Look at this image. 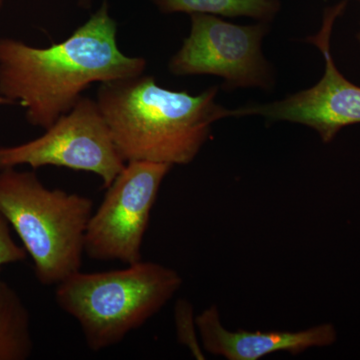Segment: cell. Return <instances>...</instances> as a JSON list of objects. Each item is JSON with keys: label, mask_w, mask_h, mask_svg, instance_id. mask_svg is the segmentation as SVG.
<instances>
[{"label": "cell", "mask_w": 360, "mask_h": 360, "mask_svg": "<svg viewBox=\"0 0 360 360\" xmlns=\"http://www.w3.org/2000/svg\"><path fill=\"white\" fill-rule=\"evenodd\" d=\"M108 2L68 39L49 47L0 39V96L20 104L32 127L47 129L94 84L143 75L146 59L125 56Z\"/></svg>", "instance_id": "1"}, {"label": "cell", "mask_w": 360, "mask_h": 360, "mask_svg": "<svg viewBox=\"0 0 360 360\" xmlns=\"http://www.w3.org/2000/svg\"><path fill=\"white\" fill-rule=\"evenodd\" d=\"M219 86L200 94L160 86L149 75L101 84L96 103L125 162H193L210 139L212 125L236 117L217 103Z\"/></svg>", "instance_id": "2"}, {"label": "cell", "mask_w": 360, "mask_h": 360, "mask_svg": "<svg viewBox=\"0 0 360 360\" xmlns=\"http://www.w3.org/2000/svg\"><path fill=\"white\" fill-rule=\"evenodd\" d=\"M182 285L176 270L153 262L80 271L56 286V302L77 321L90 350L115 347L153 319Z\"/></svg>", "instance_id": "3"}, {"label": "cell", "mask_w": 360, "mask_h": 360, "mask_svg": "<svg viewBox=\"0 0 360 360\" xmlns=\"http://www.w3.org/2000/svg\"><path fill=\"white\" fill-rule=\"evenodd\" d=\"M0 213L32 257L40 284L58 285L82 270L94 213L89 198L47 188L35 172L6 168L0 169Z\"/></svg>", "instance_id": "4"}, {"label": "cell", "mask_w": 360, "mask_h": 360, "mask_svg": "<svg viewBox=\"0 0 360 360\" xmlns=\"http://www.w3.org/2000/svg\"><path fill=\"white\" fill-rule=\"evenodd\" d=\"M269 32L266 22L239 25L210 14H191V32L170 58L168 70L175 77H219L225 90H271L274 70L262 51Z\"/></svg>", "instance_id": "5"}, {"label": "cell", "mask_w": 360, "mask_h": 360, "mask_svg": "<svg viewBox=\"0 0 360 360\" xmlns=\"http://www.w3.org/2000/svg\"><path fill=\"white\" fill-rule=\"evenodd\" d=\"M96 99L82 96L37 139L18 146H0V169L28 165L70 168L91 172L112 184L125 167Z\"/></svg>", "instance_id": "6"}, {"label": "cell", "mask_w": 360, "mask_h": 360, "mask_svg": "<svg viewBox=\"0 0 360 360\" xmlns=\"http://www.w3.org/2000/svg\"><path fill=\"white\" fill-rule=\"evenodd\" d=\"M172 165L129 161L106 187L87 225L84 255L96 262L127 265L142 260L141 248L151 212Z\"/></svg>", "instance_id": "7"}, {"label": "cell", "mask_w": 360, "mask_h": 360, "mask_svg": "<svg viewBox=\"0 0 360 360\" xmlns=\"http://www.w3.org/2000/svg\"><path fill=\"white\" fill-rule=\"evenodd\" d=\"M342 0L324 11L321 30L307 37L323 56V77L310 89L295 92L274 103L252 104L234 110L236 117L262 116L269 122L297 123L314 129L328 143L340 130L360 123V87L343 77L330 51L331 32L336 20L347 7Z\"/></svg>", "instance_id": "8"}, {"label": "cell", "mask_w": 360, "mask_h": 360, "mask_svg": "<svg viewBox=\"0 0 360 360\" xmlns=\"http://www.w3.org/2000/svg\"><path fill=\"white\" fill-rule=\"evenodd\" d=\"M195 323L203 349L229 360H258L276 352L297 355L336 340L335 326L328 323L300 331L229 330L217 307L203 310Z\"/></svg>", "instance_id": "9"}, {"label": "cell", "mask_w": 360, "mask_h": 360, "mask_svg": "<svg viewBox=\"0 0 360 360\" xmlns=\"http://www.w3.org/2000/svg\"><path fill=\"white\" fill-rule=\"evenodd\" d=\"M33 350L27 307L13 286L0 281V360H26Z\"/></svg>", "instance_id": "10"}, {"label": "cell", "mask_w": 360, "mask_h": 360, "mask_svg": "<svg viewBox=\"0 0 360 360\" xmlns=\"http://www.w3.org/2000/svg\"><path fill=\"white\" fill-rule=\"evenodd\" d=\"M162 13H201L271 22L281 9V0H151Z\"/></svg>", "instance_id": "11"}, {"label": "cell", "mask_w": 360, "mask_h": 360, "mask_svg": "<svg viewBox=\"0 0 360 360\" xmlns=\"http://www.w3.org/2000/svg\"><path fill=\"white\" fill-rule=\"evenodd\" d=\"M193 307L186 300H180L175 307V322H176L177 335L182 345H186L191 350L193 354L198 359H202V354L198 338L195 335V329L193 324Z\"/></svg>", "instance_id": "12"}, {"label": "cell", "mask_w": 360, "mask_h": 360, "mask_svg": "<svg viewBox=\"0 0 360 360\" xmlns=\"http://www.w3.org/2000/svg\"><path fill=\"white\" fill-rule=\"evenodd\" d=\"M27 255L25 248L14 240L11 225L0 213V269L4 265L25 262Z\"/></svg>", "instance_id": "13"}, {"label": "cell", "mask_w": 360, "mask_h": 360, "mask_svg": "<svg viewBox=\"0 0 360 360\" xmlns=\"http://www.w3.org/2000/svg\"><path fill=\"white\" fill-rule=\"evenodd\" d=\"M0 105H13V104H11L8 99L4 98V97L0 96Z\"/></svg>", "instance_id": "14"}, {"label": "cell", "mask_w": 360, "mask_h": 360, "mask_svg": "<svg viewBox=\"0 0 360 360\" xmlns=\"http://www.w3.org/2000/svg\"><path fill=\"white\" fill-rule=\"evenodd\" d=\"M4 0H0V11H1L2 6H4Z\"/></svg>", "instance_id": "15"}, {"label": "cell", "mask_w": 360, "mask_h": 360, "mask_svg": "<svg viewBox=\"0 0 360 360\" xmlns=\"http://www.w3.org/2000/svg\"><path fill=\"white\" fill-rule=\"evenodd\" d=\"M357 37H359V41L360 44V32H359V34H357Z\"/></svg>", "instance_id": "16"}, {"label": "cell", "mask_w": 360, "mask_h": 360, "mask_svg": "<svg viewBox=\"0 0 360 360\" xmlns=\"http://www.w3.org/2000/svg\"><path fill=\"white\" fill-rule=\"evenodd\" d=\"M357 1L360 2V0H357Z\"/></svg>", "instance_id": "17"}]
</instances>
